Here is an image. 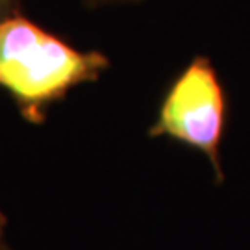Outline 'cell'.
I'll use <instances>...</instances> for the list:
<instances>
[{"label": "cell", "instance_id": "cell-1", "mask_svg": "<svg viewBox=\"0 0 250 250\" xmlns=\"http://www.w3.org/2000/svg\"><path fill=\"white\" fill-rule=\"evenodd\" d=\"M109 67L102 50H80L22 11L0 21V87L28 125H45L50 106Z\"/></svg>", "mask_w": 250, "mask_h": 250}, {"label": "cell", "instance_id": "cell-2", "mask_svg": "<svg viewBox=\"0 0 250 250\" xmlns=\"http://www.w3.org/2000/svg\"><path fill=\"white\" fill-rule=\"evenodd\" d=\"M230 121V97L209 56L197 54L163 91L150 139H169L202 154L217 184L226 180L223 143Z\"/></svg>", "mask_w": 250, "mask_h": 250}, {"label": "cell", "instance_id": "cell-3", "mask_svg": "<svg viewBox=\"0 0 250 250\" xmlns=\"http://www.w3.org/2000/svg\"><path fill=\"white\" fill-rule=\"evenodd\" d=\"M85 8L97 9V8H111V6H134L141 4L145 0H80Z\"/></svg>", "mask_w": 250, "mask_h": 250}, {"label": "cell", "instance_id": "cell-4", "mask_svg": "<svg viewBox=\"0 0 250 250\" xmlns=\"http://www.w3.org/2000/svg\"><path fill=\"white\" fill-rule=\"evenodd\" d=\"M21 6H22V0H0V21L19 13Z\"/></svg>", "mask_w": 250, "mask_h": 250}, {"label": "cell", "instance_id": "cell-5", "mask_svg": "<svg viewBox=\"0 0 250 250\" xmlns=\"http://www.w3.org/2000/svg\"><path fill=\"white\" fill-rule=\"evenodd\" d=\"M0 250H11L8 239V221L2 213V209H0Z\"/></svg>", "mask_w": 250, "mask_h": 250}]
</instances>
